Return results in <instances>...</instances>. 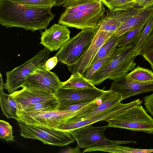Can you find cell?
<instances>
[{
	"mask_svg": "<svg viewBox=\"0 0 153 153\" xmlns=\"http://www.w3.org/2000/svg\"><path fill=\"white\" fill-rule=\"evenodd\" d=\"M19 105L18 110H24L35 104L55 97L54 94L48 92L23 88L9 94Z\"/></svg>",
	"mask_w": 153,
	"mask_h": 153,
	"instance_id": "cell-16",
	"label": "cell"
},
{
	"mask_svg": "<svg viewBox=\"0 0 153 153\" xmlns=\"http://www.w3.org/2000/svg\"><path fill=\"white\" fill-rule=\"evenodd\" d=\"M0 103L3 114L7 118L18 119L16 113L19 108V105L14 99L10 94H6L4 92V83L2 76L0 73Z\"/></svg>",
	"mask_w": 153,
	"mask_h": 153,
	"instance_id": "cell-19",
	"label": "cell"
},
{
	"mask_svg": "<svg viewBox=\"0 0 153 153\" xmlns=\"http://www.w3.org/2000/svg\"><path fill=\"white\" fill-rule=\"evenodd\" d=\"M70 33L66 26L54 24L42 32L40 44L50 52L56 51L70 38Z\"/></svg>",
	"mask_w": 153,
	"mask_h": 153,
	"instance_id": "cell-15",
	"label": "cell"
},
{
	"mask_svg": "<svg viewBox=\"0 0 153 153\" xmlns=\"http://www.w3.org/2000/svg\"><path fill=\"white\" fill-rule=\"evenodd\" d=\"M61 88L71 89L94 88L96 87L91 82L79 72L71 74L69 79L62 82Z\"/></svg>",
	"mask_w": 153,
	"mask_h": 153,
	"instance_id": "cell-20",
	"label": "cell"
},
{
	"mask_svg": "<svg viewBox=\"0 0 153 153\" xmlns=\"http://www.w3.org/2000/svg\"><path fill=\"white\" fill-rule=\"evenodd\" d=\"M17 4L27 6L52 8L54 6L55 0H10Z\"/></svg>",
	"mask_w": 153,
	"mask_h": 153,
	"instance_id": "cell-27",
	"label": "cell"
},
{
	"mask_svg": "<svg viewBox=\"0 0 153 153\" xmlns=\"http://www.w3.org/2000/svg\"><path fill=\"white\" fill-rule=\"evenodd\" d=\"M115 49H116L112 50L105 56L96 62L89 67L85 74V77L90 81L94 73L103 65L110 56L114 52Z\"/></svg>",
	"mask_w": 153,
	"mask_h": 153,
	"instance_id": "cell-29",
	"label": "cell"
},
{
	"mask_svg": "<svg viewBox=\"0 0 153 153\" xmlns=\"http://www.w3.org/2000/svg\"><path fill=\"white\" fill-rule=\"evenodd\" d=\"M143 101L136 99L130 102L123 104L120 102L115 105L89 119L72 122H65L60 124L54 128L69 133L70 131L83 126L92 125L101 120L111 118L116 115L122 112L137 105H141Z\"/></svg>",
	"mask_w": 153,
	"mask_h": 153,
	"instance_id": "cell-12",
	"label": "cell"
},
{
	"mask_svg": "<svg viewBox=\"0 0 153 153\" xmlns=\"http://www.w3.org/2000/svg\"><path fill=\"white\" fill-rule=\"evenodd\" d=\"M135 46L130 44L116 48L103 65L94 74L90 81L99 85L107 79L114 80L126 75L135 67L133 52Z\"/></svg>",
	"mask_w": 153,
	"mask_h": 153,
	"instance_id": "cell-2",
	"label": "cell"
},
{
	"mask_svg": "<svg viewBox=\"0 0 153 153\" xmlns=\"http://www.w3.org/2000/svg\"><path fill=\"white\" fill-rule=\"evenodd\" d=\"M62 84L55 73L48 71L45 65L30 74L22 87L46 91L54 94Z\"/></svg>",
	"mask_w": 153,
	"mask_h": 153,
	"instance_id": "cell-10",
	"label": "cell"
},
{
	"mask_svg": "<svg viewBox=\"0 0 153 153\" xmlns=\"http://www.w3.org/2000/svg\"><path fill=\"white\" fill-rule=\"evenodd\" d=\"M144 105L147 111L153 117V93L143 98Z\"/></svg>",
	"mask_w": 153,
	"mask_h": 153,
	"instance_id": "cell-33",
	"label": "cell"
},
{
	"mask_svg": "<svg viewBox=\"0 0 153 153\" xmlns=\"http://www.w3.org/2000/svg\"><path fill=\"white\" fill-rule=\"evenodd\" d=\"M153 23V15L149 20L148 22L144 27L142 31L140 38L138 43L135 46L134 48L133 52V56H135L136 52L138 49L141 45L145 39L149 32Z\"/></svg>",
	"mask_w": 153,
	"mask_h": 153,
	"instance_id": "cell-32",
	"label": "cell"
},
{
	"mask_svg": "<svg viewBox=\"0 0 153 153\" xmlns=\"http://www.w3.org/2000/svg\"><path fill=\"white\" fill-rule=\"evenodd\" d=\"M91 125L79 128L70 131L73 138L76 141L78 146L81 148L105 145H121L137 142L132 140H112L104 135L108 125L94 127Z\"/></svg>",
	"mask_w": 153,
	"mask_h": 153,
	"instance_id": "cell-7",
	"label": "cell"
},
{
	"mask_svg": "<svg viewBox=\"0 0 153 153\" xmlns=\"http://www.w3.org/2000/svg\"><path fill=\"white\" fill-rule=\"evenodd\" d=\"M142 56L149 63L153 70V48L146 51Z\"/></svg>",
	"mask_w": 153,
	"mask_h": 153,
	"instance_id": "cell-37",
	"label": "cell"
},
{
	"mask_svg": "<svg viewBox=\"0 0 153 153\" xmlns=\"http://www.w3.org/2000/svg\"><path fill=\"white\" fill-rule=\"evenodd\" d=\"M131 4L136 7L147 8L153 6V0H135Z\"/></svg>",
	"mask_w": 153,
	"mask_h": 153,
	"instance_id": "cell-34",
	"label": "cell"
},
{
	"mask_svg": "<svg viewBox=\"0 0 153 153\" xmlns=\"http://www.w3.org/2000/svg\"><path fill=\"white\" fill-rule=\"evenodd\" d=\"M58 62L57 57L53 56L47 60L45 64V67L47 70L50 71L55 66Z\"/></svg>",
	"mask_w": 153,
	"mask_h": 153,
	"instance_id": "cell-36",
	"label": "cell"
},
{
	"mask_svg": "<svg viewBox=\"0 0 153 153\" xmlns=\"http://www.w3.org/2000/svg\"><path fill=\"white\" fill-rule=\"evenodd\" d=\"M51 9L0 0V23L6 28L21 27L33 32L45 29L55 16Z\"/></svg>",
	"mask_w": 153,
	"mask_h": 153,
	"instance_id": "cell-1",
	"label": "cell"
},
{
	"mask_svg": "<svg viewBox=\"0 0 153 153\" xmlns=\"http://www.w3.org/2000/svg\"><path fill=\"white\" fill-rule=\"evenodd\" d=\"M19 128L20 135L25 139L38 140L44 144L63 146L74 141L71 134L67 132L46 126L28 123L16 120Z\"/></svg>",
	"mask_w": 153,
	"mask_h": 153,
	"instance_id": "cell-5",
	"label": "cell"
},
{
	"mask_svg": "<svg viewBox=\"0 0 153 153\" xmlns=\"http://www.w3.org/2000/svg\"><path fill=\"white\" fill-rule=\"evenodd\" d=\"M120 38V36H113L109 38L99 49L89 67L96 62L105 56L112 50L116 49Z\"/></svg>",
	"mask_w": 153,
	"mask_h": 153,
	"instance_id": "cell-25",
	"label": "cell"
},
{
	"mask_svg": "<svg viewBox=\"0 0 153 153\" xmlns=\"http://www.w3.org/2000/svg\"><path fill=\"white\" fill-rule=\"evenodd\" d=\"M106 121L108 127L153 134V119L141 105L134 106Z\"/></svg>",
	"mask_w": 153,
	"mask_h": 153,
	"instance_id": "cell-4",
	"label": "cell"
},
{
	"mask_svg": "<svg viewBox=\"0 0 153 153\" xmlns=\"http://www.w3.org/2000/svg\"><path fill=\"white\" fill-rule=\"evenodd\" d=\"M13 127L7 122L4 120H0V137L1 139L7 142L14 141L13 135Z\"/></svg>",
	"mask_w": 153,
	"mask_h": 153,
	"instance_id": "cell-28",
	"label": "cell"
},
{
	"mask_svg": "<svg viewBox=\"0 0 153 153\" xmlns=\"http://www.w3.org/2000/svg\"><path fill=\"white\" fill-rule=\"evenodd\" d=\"M149 20L138 27L128 31L121 36L118 42L117 47H123L130 44L136 45L139 41L142 31Z\"/></svg>",
	"mask_w": 153,
	"mask_h": 153,
	"instance_id": "cell-22",
	"label": "cell"
},
{
	"mask_svg": "<svg viewBox=\"0 0 153 153\" xmlns=\"http://www.w3.org/2000/svg\"><path fill=\"white\" fill-rule=\"evenodd\" d=\"M105 12V7L101 2L82 11L71 14H62L58 23L78 29L94 28L97 26Z\"/></svg>",
	"mask_w": 153,
	"mask_h": 153,
	"instance_id": "cell-8",
	"label": "cell"
},
{
	"mask_svg": "<svg viewBox=\"0 0 153 153\" xmlns=\"http://www.w3.org/2000/svg\"><path fill=\"white\" fill-rule=\"evenodd\" d=\"M135 0H101L102 4L112 11L131 4Z\"/></svg>",
	"mask_w": 153,
	"mask_h": 153,
	"instance_id": "cell-31",
	"label": "cell"
},
{
	"mask_svg": "<svg viewBox=\"0 0 153 153\" xmlns=\"http://www.w3.org/2000/svg\"><path fill=\"white\" fill-rule=\"evenodd\" d=\"M50 52L45 48L23 64L7 72L4 89L7 90L10 94L22 87L26 77L30 74L39 67L45 65L49 57Z\"/></svg>",
	"mask_w": 153,
	"mask_h": 153,
	"instance_id": "cell-6",
	"label": "cell"
},
{
	"mask_svg": "<svg viewBox=\"0 0 153 153\" xmlns=\"http://www.w3.org/2000/svg\"><path fill=\"white\" fill-rule=\"evenodd\" d=\"M59 103L55 97L35 104L22 110L32 113L42 112L59 110Z\"/></svg>",
	"mask_w": 153,
	"mask_h": 153,
	"instance_id": "cell-24",
	"label": "cell"
},
{
	"mask_svg": "<svg viewBox=\"0 0 153 153\" xmlns=\"http://www.w3.org/2000/svg\"><path fill=\"white\" fill-rule=\"evenodd\" d=\"M102 97V101L95 108L81 116L72 117L65 122H75L89 119L113 107L122 100L120 95L110 89L105 91Z\"/></svg>",
	"mask_w": 153,
	"mask_h": 153,
	"instance_id": "cell-17",
	"label": "cell"
},
{
	"mask_svg": "<svg viewBox=\"0 0 153 153\" xmlns=\"http://www.w3.org/2000/svg\"><path fill=\"white\" fill-rule=\"evenodd\" d=\"M101 0H67L63 7V14H68L84 10L101 2Z\"/></svg>",
	"mask_w": 153,
	"mask_h": 153,
	"instance_id": "cell-21",
	"label": "cell"
},
{
	"mask_svg": "<svg viewBox=\"0 0 153 153\" xmlns=\"http://www.w3.org/2000/svg\"><path fill=\"white\" fill-rule=\"evenodd\" d=\"M153 15V6L143 9L120 26L113 36H121L126 32L140 26L148 20Z\"/></svg>",
	"mask_w": 153,
	"mask_h": 153,
	"instance_id": "cell-18",
	"label": "cell"
},
{
	"mask_svg": "<svg viewBox=\"0 0 153 153\" xmlns=\"http://www.w3.org/2000/svg\"><path fill=\"white\" fill-rule=\"evenodd\" d=\"M98 25L100 26V30L114 33L122 24L114 18L106 13L100 19Z\"/></svg>",
	"mask_w": 153,
	"mask_h": 153,
	"instance_id": "cell-26",
	"label": "cell"
},
{
	"mask_svg": "<svg viewBox=\"0 0 153 153\" xmlns=\"http://www.w3.org/2000/svg\"><path fill=\"white\" fill-rule=\"evenodd\" d=\"M99 28L97 25L94 28L83 29L70 38L55 55L58 62L68 67L75 64L88 49Z\"/></svg>",
	"mask_w": 153,
	"mask_h": 153,
	"instance_id": "cell-3",
	"label": "cell"
},
{
	"mask_svg": "<svg viewBox=\"0 0 153 153\" xmlns=\"http://www.w3.org/2000/svg\"><path fill=\"white\" fill-rule=\"evenodd\" d=\"M126 76L128 79L139 82H153V72L149 69L137 66Z\"/></svg>",
	"mask_w": 153,
	"mask_h": 153,
	"instance_id": "cell-23",
	"label": "cell"
},
{
	"mask_svg": "<svg viewBox=\"0 0 153 153\" xmlns=\"http://www.w3.org/2000/svg\"><path fill=\"white\" fill-rule=\"evenodd\" d=\"M56 1L54 6H58L63 4L67 0H55Z\"/></svg>",
	"mask_w": 153,
	"mask_h": 153,
	"instance_id": "cell-38",
	"label": "cell"
},
{
	"mask_svg": "<svg viewBox=\"0 0 153 153\" xmlns=\"http://www.w3.org/2000/svg\"><path fill=\"white\" fill-rule=\"evenodd\" d=\"M76 112L60 110L32 113L18 110V119L23 122L54 128L74 116Z\"/></svg>",
	"mask_w": 153,
	"mask_h": 153,
	"instance_id": "cell-9",
	"label": "cell"
},
{
	"mask_svg": "<svg viewBox=\"0 0 153 153\" xmlns=\"http://www.w3.org/2000/svg\"><path fill=\"white\" fill-rule=\"evenodd\" d=\"M114 33L113 32L99 29L86 52L75 64L68 67V70L72 74L79 72L84 76L99 49Z\"/></svg>",
	"mask_w": 153,
	"mask_h": 153,
	"instance_id": "cell-13",
	"label": "cell"
},
{
	"mask_svg": "<svg viewBox=\"0 0 153 153\" xmlns=\"http://www.w3.org/2000/svg\"><path fill=\"white\" fill-rule=\"evenodd\" d=\"M105 91L97 88L85 89L60 88L55 92L54 96L59 103V109L75 104L91 102L99 98Z\"/></svg>",
	"mask_w": 153,
	"mask_h": 153,
	"instance_id": "cell-11",
	"label": "cell"
},
{
	"mask_svg": "<svg viewBox=\"0 0 153 153\" xmlns=\"http://www.w3.org/2000/svg\"><path fill=\"white\" fill-rule=\"evenodd\" d=\"M153 48V23L141 45L138 49L135 56L142 55L147 51Z\"/></svg>",
	"mask_w": 153,
	"mask_h": 153,
	"instance_id": "cell-30",
	"label": "cell"
},
{
	"mask_svg": "<svg viewBox=\"0 0 153 153\" xmlns=\"http://www.w3.org/2000/svg\"><path fill=\"white\" fill-rule=\"evenodd\" d=\"M110 90L120 95L122 100L139 94L153 91V82H135L126 75L114 80Z\"/></svg>",
	"mask_w": 153,
	"mask_h": 153,
	"instance_id": "cell-14",
	"label": "cell"
},
{
	"mask_svg": "<svg viewBox=\"0 0 153 153\" xmlns=\"http://www.w3.org/2000/svg\"><path fill=\"white\" fill-rule=\"evenodd\" d=\"M90 102H91L75 104L60 108L59 109V110L68 111L76 112Z\"/></svg>",
	"mask_w": 153,
	"mask_h": 153,
	"instance_id": "cell-35",
	"label": "cell"
}]
</instances>
